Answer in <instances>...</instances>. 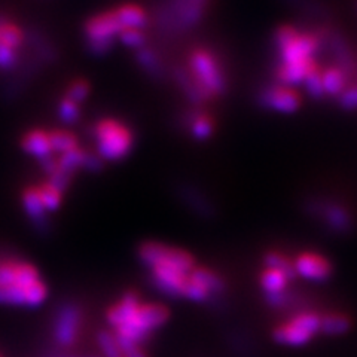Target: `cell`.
I'll use <instances>...</instances> for the list:
<instances>
[{"mask_svg": "<svg viewBox=\"0 0 357 357\" xmlns=\"http://www.w3.org/2000/svg\"><path fill=\"white\" fill-rule=\"evenodd\" d=\"M296 275L305 278L310 282H325L332 274L331 262L319 253L304 252L296 256L294 261Z\"/></svg>", "mask_w": 357, "mask_h": 357, "instance_id": "7c38bea8", "label": "cell"}, {"mask_svg": "<svg viewBox=\"0 0 357 357\" xmlns=\"http://www.w3.org/2000/svg\"><path fill=\"white\" fill-rule=\"evenodd\" d=\"M176 82L191 107L207 109L227 93L225 63L213 48L197 45L178 63Z\"/></svg>", "mask_w": 357, "mask_h": 357, "instance_id": "3957f363", "label": "cell"}, {"mask_svg": "<svg viewBox=\"0 0 357 357\" xmlns=\"http://www.w3.org/2000/svg\"><path fill=\"white\" fill-rule=\"evenodd\" d=\"M292 282L287 277L286 273L282 270H277V268H270L265 266L264 271L261 273L259 283L264 290L265 296H277V295H283L286 294L287 284Z\"/></svg>", "mask_w": 357, "mask_h": 357, "instance_id": "ac0fdd59", "label": "cell"}, {"mask_svg": "<svg viewBox=\"0 0 357 357\" xmlns=\"http://www.w3.org/2000/svg\"><path fill=\"white\" fill-rule=\"evenodd\" d=\"M57 357H102V356H96V354H61Z\"/></svg>", "mask_w": 357, "mask_h": 357, "instance_id": "f546056e", "label": "cell"}, {"mask_svg": "<svg viewBox=\"0 0 357 357\" xmlns=\"http://www.w3.org/2000/svg\"><path fill=\"white\" fill-rule=\"evenodd\" d=\"M140 305V295L137 292H134V290H130V292L122 295V298L116 304H114L107 310V323L114 329L128 325V323H131L134 317L137 316Z\"/></svg>", "mask_w": 357, "mask_h": 357, "instance_id": "9a60e30c", "label": "cell"}, {"mask_svg": "<svg viewBox=\"0 0 357 357\" xmlns=\"http://www.w3.org/2000/svg\"><path fill=\"white\" fill-rule=\"evenodd\" d=\"M185 128L194 140L204 142L215 134L216 122L207 109L191 107L185 116Z\"/></svg>", "mask_w": 357, "mask_h": 357, "instance_id": "2e32d148", "label": "cell"}, {"mask_svg": "<svg viewBox=\"0 0 357 357\" xmlns=\"http://www.w3.org/2000/svg\"><path fill=\"white\" fill-rule=\"evenodd\" d=\"M211 0H162L156 21L170 33H186L203 22Z\"/></svg>", "mask_w": 357, "mask_h": 357, "instance_id": "52a82bcc", "label": "cell"}, {"mask_svg": "<svg viewBox=\"0 0 357 357\" xmlns=\"http://www.w3.org/2000/svg\"><path fill=\"white\" fill-rule=\"evenodd\" d=\"M262 106L278 114H294L301 106V97L284 85L266 86L261 94Z\"/></svg>", "mask_w": 357, "mask_h": 357, "instance_id": "4fadbf2b", "label": "cell"}, {"mask_svg": "<svg viewBox=\"0 0 357 357\" xmlns=\"http://www.w3.org/2000/svg\"><path fill=\"white\" fill-rule=\"evenodd\" d=\"M82 325V310L72 304H63L54 320V340L59 347H72L79 337Z\"/></svg>", "mask_w": 357, "mask_h": 357, "instance_id": "8fae6325", "label": "cell"}, {"mask_svg": "<svg viewBox=\"0 0 357 357\" xmlns=\"http://www.w3.org/2000/svg\"><path fill=\"white\" fill-rule=\"evenodd\" d=\"M264 264H265V266L282 270L283 273L287 274L290 280H294V278L298 277L296 273H295L294 261H290L286 255H283L280 252H268V253H265Z\"/></svg>", "mask_w": 357, "mask_h": 357, "instance_id": "cb8c5ba5", "label": "cell"}, {"mask_svg": "<svg viewBox=\"0 0 357 357\" xmlns=\"http://www.w3.org/2000/svg\"><path fill=\"white\" fill-rule=\"evenodd\" d=\"M347 79L349 75L341 67H328L325 72H321V82L323 89H325V96L340 97L344 89L347 88Z\"/></svg>", "mask_w": 357, "mask_h": 357, "instance_id": "44dd1931", "label": "cell"}, {"mask_svg": "<svg viewBox=\"0 0 357 357\" xmlns=\"http://www.w3.org/2000/svg\"><path fill=\"white\" fill-rule=\"evenodd\" d=\"M93 153L103 162L116 164L127 160L136 148V131L127 119L114 115L97 118L89 128Z\"/></svg>", "mask_w": 357, "mask_h": 357, "instance_id": "277c9868", "label": "cell"}, {"mask_svg": "<svg viewBox=\"0 0 357 357\" xmlns=\"http://www.w3.org/2000/svg\"><path fill=\"white\" fill-rule=\"evenodd\" d=\"M0 304L26 307V289L17 284L0 287Z\"/></svg>", "mask_w": 357, "mask_h": 357, "instance_id": "d4e9b609", "label": "cell"}, {"mask_svg": "<svg viewBox=\"0 0 357 357\" xmlns=\"http://www.w3.org/2000/svg\"><path fill=\"white\" fill-rule=\"evenodd\" d=\"M0 357H2V356H0Z\"/></svg>", "mask_w": 357, "mask_h": 357, "instance_id": "4dcf8cb0", "label": "cell"}, {"mask_svg": "<svg viewBox=\"0 0 357 357\" xmlns=\"http://www.w3.org/2000/svg\"><path fill=\"white\" fill-rule=\"evenodd\" d=\"M307 93L312 97V98H321L325 96V89H323V82H321V72L319 69V66H316L312 69L304 81Z\"/></svg>", "mask_w": 357, "mask_h": 357, "instance_id": "4316f807", "label": "cell"}, {"mask_svg": "<svg viewBox=\"0 0 357 357\" xmlns=\"http://www.w3.org/2000/svg\"><path fill=\"white\" fill-rule=\"evenodd\" d=\"M317 64L314 60L304 61V63H295V64H282L277 67V79L280 85H296L305 81L307 75L314 69Z\"/></svg>", "mask_w": 357, "mask_h": 357, "instance_id": "d6986e66", "label": "cell"}, {"mask_svg": "<svg viewBox=\"0 0 357 357\" xmlns=\"http://www.w3.org/2000/svg\"><path fill=\"white\" fill-rule=\"evenodd\" d=\"M320 45V36L296 31L290 39L275 43L278 57H280V64L278 66L311 61L312 55L319 51Z\"/></svg>", "mask_w": 357, "mask_h": 357, "instance_id": "30bf717a", "label": "cell"}, {"mask_svg": "<svg viewBox=\"0 0 357 357\" xmlns=\"http://www.w3.org/2000/svg\"><path fill=\"white\" fill-rule=\"evenodd\" d=\"M47 296L48 287L43 280H39L35 284H31L29 289H26V307L36 308L45 303Z\"/></svg>", "mask_w": 357, "mask_h": 357, "instance_id": "484cf974", "label": "cell"}, {"mask_svg": "<svg viewBox=\"0 0 357 357\" xmlns=\"http://www.w3.org/2000/svg\"><path fill=\"white\" fill-rule=\"evenodd\" d=\"M321 314L312 310H304L277 325L273 338L277 344L289 347H303L310 344L320 333Z\"/></svg>", "mask_w": 357, "mask_h": 357, "instance_id": "ba28073f", "label": "cell"}, {"mask_svg": "<svg viewBox=\"0 0 357 357\" xmlns=\"http://www.w3.org/2000/svg\"><path fill=\"white\" fill-rule=\"evenodd\" d=\"M96 341L100 351H102V357H124L114 332L105 331V329L98 331L96 333Z\"/></svg>", "mask_w": 357, "mask_h": 357, "instance_id": "603a6c76", "label": "cell"}, {"mask_svg": "<svg viewBox=\"0 0 357 357\" xmlns=\"http://www.w3.org/2000/svg\"><path fill=\"white\" fill-rule=\"evenodd\" d=\"M320 211L323 213V218L329 223V227L335 231L345 232L351 227L350 215L340 206H325L320 208Z\"/></svg>", "mask_w": 357, "mask_h": 357, "instance_id": "7402d4cb", "label": "cell"}, {"mask_svg": "<svg viewBox=\"0 0 357 357\" xmlns=\"http://www.w3.org/2000/svg\"><path fill=\"white\" fill-rule=\"evenodd\" d=\"M320 333L328 337H338V335L347 333L351 328V319L340 311L323 312L320 320Z\"/></svg>", "mask_w": 357, "mask_h": 357, "instance_id": "ffe728a7", "label": "cell"}, {"mask_svg": "<svg viewBox=\"0 0 357 357\" xmlns=\"http://www.w3.org/2000/svg\"><path fill=\"white\" fill-rule=\"evenodd\" d=\"M169 319H170V311L165 305L148 303V304H142L139 308L137 316L134 317V320L131 323H128V325H124V326L136 328L144 333L152 335L153 331L164 326Z\"/></svg>", "mask_w": 357, "mask_h": 357, "instance_id": "5bb4252c", "label": "cell"}, {"mask_svg": "<svg viewBox=\"0 0 357 357\" xmlns=\"http://www.w3.org/2000/svg\"><path fill=\"white\" fill-rule=\"evenodd\" d=\"M20 148L36 162L40 177L59 183L70 191L82 173L98 169L100 161L91 148L69 127L36 126L22 131Z\"/></svg>", "mask_w": 357, "mask_h": 357, "instance_id": "6da1fadb", "label": "cell"}, {"mask_svg": "<svg viewBox=\"0 0 357 357\" xmlns=\"http://www.w3.org/2000/svg\"><path fill=\"white\" fill-rule=\"evenodd\" d=\"M124 357H149V356L143 350L142 345H134V347L124 351Z\"/></svg>", "mask_w": 357, "mask_h": 357, "instance_id": "f1b7e54d", "label": "cell"}, {"mask_svg": "<svg viewBox=\"0 0 357 357\" xmlns=\"http://www.w3.org/2000/svg\"><path fill=\"white\" fill-rule=\"evenodd\" d=\"M67 194H69L67 188L39 177L22 188L20 203L33 225L47 227L51 216L57 215L66 203Z\"/></svg>", "mask_w": 357, "mask_h": 357, "instance_id": "8992f818", "label": "cell"}, {"mask_svg": "<svg viewBox=\"0 0 357 357\" xmlns=\"http://www.w3.org/2000/svg\"><path fill=\"white\" fill-rule=\"evenodd\" d=\"M89 94H91V84L84 77H76L66 85L57 105L59 118L64 127L73 126L81 119Z\"/></svg>", "mask_w": 357, "mask_h": 357, "instance_id": "9c48e42d", "label": "cell"}, {"mask_svg": "<svg viewBox=\"0 0 357 357\" xmlns=\"http://www.w3.org/2000/svg\"><path fill=\"white\" fill-rule=\"evenodd\" d=\"M189 280L206 289L211 295V298L222 295L227 289L225 280H223L222 275L204 265H197L191 271V274H189Z\"/></svg>", "mask_w": 357, "mask_h": 357, "instance_id": "e0dca14e", "label": "cell"}, {"mask_svg": "<svg viewBox=\"0 0 357 357\" xmlns=\"http://www.w3.org/2000/svg\"><path fill=\"white\" fill-rule=\"evenodd\" d=\"M36 38L18 17L0 13V73L18 72L36 48Z\"/></svg>", "mask_w": 357, "mask_h": 357, "instance_id": "5b68a950", "label": "cell"}, {"mask_svg": "<svg viewBox=\"0 0 357 357\" xmlns=\"http://www.w3.org/2000/svg\"><path fill=\"white\" fill-rule=\"evenodd\" d=\"M153 14L139 2H121L88 15L82 24L84 45L96 55H107L118 47L134 54L149 48Z\"/></svg>", "mask_w": 357, "mask_h": 357, "instance_id": "7a4b0ae2", "label": "cell"}, {"mask_svg": "<svg viewBox=\"0 0 357 357\" xmlns=\"http://www.w3.org/2000/svg\"><path fill=\"white\" fill-rule=\"evenodd\" d=\"M338 102L345 110H356L357 109V85L347 86L338 97Z\"/></svg>", "mask_w": 357, "mask_h": 357, "instance_id": "83f0119b", "label": "cell"}]
</instances>
